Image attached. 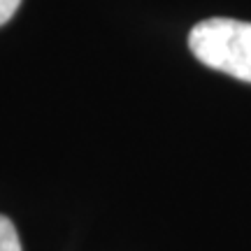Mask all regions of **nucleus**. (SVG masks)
<instances>
[{"mask_svg":"<svg viewBox=\"0 0 251 251\" xmlns=\"http://www.w3.org/2000/svg\"><path fill=\"white\" fill-rule=\"evenodd\" d=\"M19 5H21V0H0V26L7 24L9 19L14 17Z\"/></svg>","mask_w":251,"mask_h":251,"instance_id":"7ed1b4c3","label":"nucleus"},{"mask_svg":"<svg viewBox=\"0 0 251 251\" xmlns=\"http://www.w3.org/2000/svg\"><path fill=\"white\" fill-rule=\"evenodd\" d=\"M188 47L198 61L251 84V24L237 19L212 17L193 26Z\"/></svg>","mask_w":251,"mask_h":251,"instance_id":"f257e3e1","label":"nucleus"},{"mask_svg":"<svg viewBox=\"0 0 251 251\" xmlns=\"http://www.w3.org/2000/svg\"><path fill=\"white\" fill-rule=\"evenodd\" d=\"M0 251H21V240L14 224L0 214Z\"/></svg>","mask_w":251,"mask_h":251,"instance_id":"f03ea898","label":"nucleus"}]
</instances>
